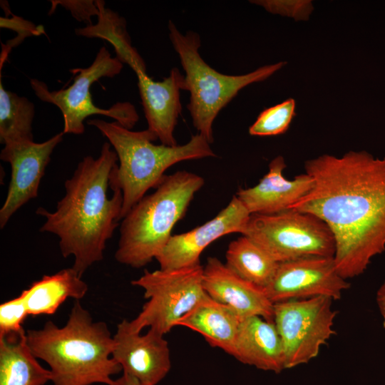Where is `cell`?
<instances>
[{"instance_id":"603a6c76","label":"cell","mask_w":385,"mask_h":385,"mask_svg":"<svg viewBox=\"0 0 385 385\" xmlns=\"http://www.w3.org/2000/svg\"><path fill=\"white\" fill-rule=\"evenodd\" d=\"M225 265L245 280L262 288L272 281L279 263L245 235L232 241Z\"/></svg>"},{"instance_id":"52a82bcc","label":"cell","mask_w":385,"mask_h":385,"mask_svg":"<svg viewBox=\"0 0 385 385\" xmlns=\"http://www.w3.org/2000/svg\"><path fill=\"white\" fill-rule=\"evenodd\" d=\"M123 64L116 57H112L108 50L103 46L88 67L72 70L77 74L73 83L68 88L50 91L44 82L36 78L31 79V86L41 101L52 103L60 109L63 118L64 134H83L85 119L93 115L112 118L131 130L139 118L132 103L118 102L109 108H101L93 103L90 91L91 85L101 78H113L119 74Z\"/></svg>"},{"instance_id":"9a60e30c","label":"cell","mask_w":385,"mask_h":385,"mask_svg":"<svg viewBox=\"0 0 385 385\" xmlns=\"http://www.w3.org/2000/svg\"><path fill=\"white\" fill-rule=\"evenodd\" d=\"M203 288L242 319L259 316L274 321V304L265 289L242 278L217 257H208L203 267Z\"/></svg>"},{"instance_id":"484cf974","label":"cell","mask_w":385,"mask_h":385,"mask_svg":"<svg viewBox=\"0 0 385 385\" xmlns=\"http://www.w3.org/2000/svg\"><path fill=\"white\" fill-rule=\"evenodd\" d=\"M250 2L272 14L290 17L295 21H307L314 10L310 0H257Z\"/></svg>"},{"instance_id":"6da1fadb","label":"cell","mask_w":385,"mask_h":385,"mask_svg":"<svg viewBox=\"0 0 385 385\" xmlns=\"http://www.w3.org/2000/svg\"><path fill=\"white\" fill-rule=\"evenodd\" d=\"M304 167L313 186L289 210L309 212L327 224L344 279L361 274L385 250V157L351 150L341 157L320 155Z\"/></svg>"},{"instance_id":"ba28073f","label":"cell","mask_w":385,"mask_h":385,"mask_svg":"<svg viewBox=\"0 0 385 385\" xmlns=\"http://www.w3.org/2000/svg\"><path fill=\"white\" fill-rule=\"evenodd\" d=\"M242 235L278 263L312 256L334 257L335 252L334 238L327 224L297 210L252 214Z\"/></svg>"},{"instance_id":"4fadbf2b","label":"cell","mask_w":385,"mask_h":385,"mask_svg":"<svg viewBox=\"0 0 385 385\" xmlns=\"http://www.w3.org/2000/svg\"><path fill=\"white\" fill-rule=\"evenodd\" d=\"M250 216L241 201L233 196L212 220L190 231L172 235L155 257L160 269L170 270L199 265L201 253L212 242L230 233L242 235Z\"/></svg>"},{"instance_id":"f1b7e54d","label":"cell","mask_w":385,"mask_h":385,"mask_svg":"<svg viewBox=\"0 0 385 385\" xmlns=\"http://www.w3.org/2000/svg\"><path fill=\"white\" fill-rule=\"evenodd\" d=\"M51 7L48 12L51 15L54 12L58 6H61L65 9L69 11L71 15L77 21L84 22L88 25H91V17L97 16L99 14V10L93 0H56L50 1Z\"/></svg>"},{"instance_id":"3957f363","label":"cell","mask_w":385,"mask_h":385,"mask_svg":"<svg viewBox=\"0 0 385 385\" xmlns=\"http://www.w3.org/2000/svg\"><path fill=\"white\" fill-rule=\"evenodd\" d=\"M33 354L50 366L53 385H112L111 376L122 371L112 357L113 338L106 323L93 322L77 300L66 324L51 321L41 329L26 331Z\"/></svg>"},{"instance_id":"2e32d148","label":"cell","mask_w":385,"mask_h":385,"mask_svg":"<svg viewBox=\"0 0 385 385\" xmlns=\"http://www.w3.org/2000/svg\"><path fill=\"white\" fill-rule=\"evenodd\" d=\"M136 76L148 129L161 144L177 145L174 130L182 108L180 91L184 90V76L178 68L161 81H153L147 73Z\"/></svg>"},{"instance_id":"d4e9b609","label":"cell","mask_w":385,"mask_h":385,"mask_svg":"<svg viewBox=\"0 0 385 385\" xmlns=\"http://www.w3.org/2000/svg\"><path fill=\"white\" fill-rule=\"evenodd\" d=\"M295 101L288 98L262 111L249 128L255 136H272L284 133L295 116Z\"/></svg>"},{"instance_id":"e0dca14e","label":"cell","mask_w":385,"mask_h":385,"mask_svg":"<svg viewBox=\"0 0 385 385\" xmlns=\"http://www.w3.org/2000/svg\"><path fill=\"white\" fill-rule=\"evenodd\" d=\"M285 168L284 158L277 156L270 162L268 173L258 184L238 190L236 196L250 215H270L287 210L312 189L314 182L310 175L304 173L288 180L283 175Z\"/></svg>"},{"instance_id":"f546056e","label":"cell","mask_w":385,"mask_h":385,"mask_svg":"<svg viewBox=\"0 0 385 385\" xmlns=\"http://www.w3.org/2000/svg\"><path fill=\"white\" fill-rule=\"evenodd\" d=\"M376 302L382 317L383 327L385 329V281L376 292Z\"/></svg>"},{"instance_id":"44dd1931","label":"cell","mask_w":385,"mask_h":385,"mask_svg":"<svg viewBox=\"0 0 385 385\" xmlns=\"http://www.w3.org/2000/svg\"><path fill=\"white\" fill-rule=\"evenodd\" d=\"M31 352L26 331L0 335V385H44L51 372Z\"/></svg>"},{"instance_id":"7402d4cb","label":"cell","mask_w":385,"mask_h":385,"mask_svg":"<svg viewBox=\"0 0 385 385\" xmlns=\"http://www.w3.org/2000/svg\"><path fill=\"white\" fill-rule=\"evenodd\" d=\"M96 3L99 10L97 23L76 29V34L86 38H99L108 41L115 51V57L122 63L128 64L135 74L146 73L143 59L131 45L124 18L106 8L103 1L96 0Z\"/></svg>"},{"instance_id":"9c48e42d","label":"cell","mask_w":385,"mask_h":385,"mask_svg":"<svg viewBox=\"0 0 385 385\" xmlns=\"http://www.w3.org/2000/svg\"><path fill=\"white\" fill-rule=\"evenodd\" d=\"M131 284L144 291L145 302L138 316L128 320L129 328L141 332L150 327L165 334L178 321L207 296L203 288V267L200 264L177 270H145Z\"/></svg>"},{"instance_id":"83f0119b","label":"cell","mask_w":385,"mask_h":385,"mask_svg":"<svg viewBox=\"0 0 385 385\" xmlns=\"http://www.w3.org/2000/svg\"><path fill=\"white\" fill-rule=\"evenodd\" d=\"M0 27L12 29L17 33L15 38L9 40L3 46L1 55V62H4L10 50L19 45L26 38L32 36H39L44 31L42 26H36L32 22L11 14V18L1 17Z\"/></svg>"},{"instance_id":"7c38bea8","label":"cell","mask_w":385,"mask_h":385,"mask_svg":"<svg viewBox=\"0 0 385 385\" xmlns=\"http://www.w3.org/2000/svg\"><path fill=\"white\" fill-rule=\"evenodd\" d=\"M63 134L59 133L43 143L22 141L4 145L0 158L11 165V175L7 195L0 210L1 229L21 207L38 196L40 182L51 155L62 141Z\"/></svg>"},{"instance_id":"4dcf8cb0","label":"cell","mask_w":385,"mask_h":385,"mask_svg":"<svg viewBox=\"0 0 385 385\" xmlns=\"http://www.w3.org/2000/svg\"><path fill=\"white\" fill-rule=\"evenodd\" d=\"M112 385H145L138 381L134 376L123 373V375L117 379H113Z\"/></svg>"},{"instance_id":"8992f818","label":"cell","mask_w":385,"mask_h":385,"mask_svg":"<svg viewBox=\"0 0 385 385\" xmlns=\"http://www.w3.org/2000/svg\"><path fill=\"white\" fill-rule=\"evenodd\" d=\"M169 38L185 73L184 90L190 92L188 109L197 133L213 142L212 124L220 111L240 90L261 82L281 69L286 62L265 65L243 75L223 74L208 65L200 56V38L195 31L185 34L169 21Z\"/></svg>"},{"instance_id":"5b68a950","label":"cell","mask_w":385,"mask_h":385,"mask_svg":"<svg viewBox=\"0 0 385 385\" xmlns=\"http://www.w3.org/2000/svg\"><path fill=\"white\" fill-rule=\"evenodd\" d=\"M204 183L200 175L186 170L165 175L155 192L145 195L122 219L116 261L140 268L155 259Z\"/></svg>"},{"instance_id":"ac0fdd59","label":"cell","mask_w":385,"mask_h":385,"mask_svg":"<svg viewBox=\"0 0 385 385\" xmlns=\"http://www.w3.org/2000/svg\"><path fill=\"white\" fill-rule=\"evenodd\" d=\"M231 356L263 371L284 370L282 340L274 321L259 316L242 319Z\"/></svg>"},{"instance_id":"30bf717a","label":"cell","mask_w":385,"mask_h":385,"mask_svg":"<svg viewBox=\"0 0 385 385\" xmlns=\"http://www.w3.org/2000/svg\"><path fill=\"white\" fill-rule=\"evenodd\" d=\"M332 299L317 297L274 304V322L280 336L285 369L309 362L335 334Z\"/></svg>"},{"instance_id":"d6986e66","label":"cell","mask_w":385,"mask_h":385,"mask_svg":"<svg viewBox=\"0 0 385 385\" xmlns=\"http://www.w3.org/2000/svg\"><path fill=\"white\" fill-rule=\"evenodd\" d=\"M242 319L230 307L207 294L176 326L200 334L211 346L231 355Z\"/></svg>"},{"instance_id":"7a4b0ae2","label":"cell","mask_w":385,"mask_h":385,"mask_svg":"<svg viewBox=\"0 0 385 385\" xmlns=\"http://www.w3.org/2000/svg\"><path fill=\"white\" fill-rule=\"evenodd\" d=\"M118 160L111 145L105 142L98 158L84 157L65 181V195L54 212L36 210V214L46 218L40 231L58 237L63 257H74L72 267L81 277L93 263L103 260L106 242L120 220L121 190L111 187L113 195H108Z\"/></svg>"},{"instance_id":"4316f807","label":"cell","mask_w":385,"mask_h":385,"mask_svg":"<svg viewBox=\"0 0 385 385\" xmlns=\"http://www.w3.org/2000/svg\"><path fill=\"white\" fill-rule=\"evenodd\" d=\"M28 316L27 308L21 294L1 304L0 335L24 330L22 324Z\"/></svg>"},{"instance_id":"5bb4252c","label":"cell","mask_w":385,"mask_h":385,"mask_svg":"<svg viewBox=\"0 0 385 385\" xmlns=\"http://www.w3.org/2000/svg\"><path fill=\"white\" fill-rule=\"evenodd\" d=\"M164 334L149 329L145 334L132 331L128 320L118 325L113 338L112 357L123 373L130 374L145 385H156L171 367L170 353Z\"/></svg>"},{"instance_id":"ffe728a7","label":"cell","mask_w":385,"mask_h":385,"mask_svg":"<svg viewBox=\"0 0 385 385\" xmlns=\"http://www.w3.org/2000/svg\"><path fill=\"white\" fill-rule=\"evenodd\" d=\"M88 292L87 284L73 268L44 275L21 292L29 315H51L68 298L77 300Z\"/></svg>"},{"instance_id":"cb8c5ba5","label":"cell","mask_w":385,"mask_h":385,"mask_svg":"<svg viewBox=\"0 0 385 385\" xmlns=\"http://www.w3.org/2000/svg\"><path fill=\"white\" fill-rule=\"evenodd\" d=\"M34 105L27 98L7 91L0 81V142L34 141Z\"/></svg>"},{"instance_id":"277c9868","label":"cell","mask_w":385,"mask_h":385,"mask_svg":"<svg viewBox=\"0 0 385 385\" xmlns=\"http://www.w3.org/2000/svg\"><path fill=\"white\" fill-rule=\"evenodd\" d=\"M87 123L96 127L113 146L119 165L113 170L111 187L121 190L122 220L150 188H155L170 166L188 160L216 157L210 143L200 133L192 135L181 145H155L158 140L148 128L140 131L128 129L117 122L102 119L89 120Z\"/></svg>"},{"instance_id":"8fae6325","label":"cell","mask_w":385,"mask_h":385,"mask_svg":"<svg viewBox=\"0 0 385 385\" xmlns=\"http://www.w3.org/2000/svg\"><path fill=\"white\" fill-rule=\"evenodd\" d=\"M349 287L337 270L334 257L312 256L279 263L265 290L274 304L317 297L336 300Z\"/></svg>"}]
</instances>
